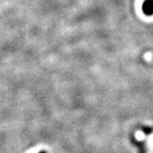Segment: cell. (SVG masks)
Instances as JSON below:
<instances>
[{
  "label": "cell",
  "instance_id": "6da1fadb",
  "mask_svg": "<svg viewBox=\"0 0 153 153\" xmlns=\"http://www.w3.org/2000/svg\"><path fill=\"white\" fill-rule=\"evenodd\" d=\"M142 10L147 16L153 15V0H146L142 6Z\"/></svg>",
  "mask_w": 153,
  "mask_h": 153
},
{
  "label": "cell",
  "instance_id": "7a4b0ae2",
  "mask_svg": "<svg viewBox=\"0 0 153 153\" xmlns=\"http://www.w3.org/2000/svg\"><path fill=\"white\" fill-rule=\"evenodd\" d=\"M39 153H46L45 151H41V152H39Z\"/></svg>",
  "mask_w": 153,
  "mask_h": 153
}]
</instances>
